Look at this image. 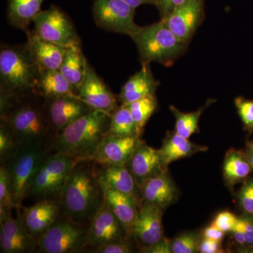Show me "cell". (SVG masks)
<instances>
[{
	"label": "cell",
	"mask_w": 253,
	"mask_h": 253,
	"mask_svg": "<svg viewBox=\"0 0 253 253\" xmlns=\"http://www.w3.org/2000/svg\"><path fill=\"white\" fill-rule=\"evenodd\" d=\"M111 117L109 113L94 110L56 134L50 149L79 161L92 160L100 144L109 134Z\"/></svg>",
	"instance_id": "cell-3"
},
{
	"label": "cell",
	"mask_w": 253,
	"mask_h": 253,
	"mask_svg": "<svg viewBox=\"0 0 253 253\" xmlns=\"http://www.w3.org/2000/svg\"><path fill=\"white\" fill-rule=\"evenodd\" d=\"M89 223L61 212L54 224L38 239V253H84L87 250Z\"/></svg>",
	"instance_id": "cell-7"
},
{
	"label": "cell",
	"mask_w": 253,
	"mask_h": 253,
	"mask_svg": "<svg viewBox=\"0 0 253 253\" xmlns=\"http://www.w3.org/2000/svg\"><path fill=\"white\" fill-rule=\"evenodd\" d=\"M25 32L27 35L25 44L40 71L59 70L66 47L42 39L34 31Z\"/></svg>",
	"instance_id": "cell-21"
},
{
	"label": "cell",
	"mask_w": 253,
	"mask_h": 253,
	"mask_svg": "<svg viewBox=\"0 0 253 253\" xmlns=\"http://www.w3.org/2000/svg\"><path fill=\"white\" fill-rule=\"evenodd\" d=\"M126 166L138 185L146 179L168 172V168L163 164L159 150L149 146L143 140Z\"/></svg>",
	"instance_id": "cell-20"
},
{
	"label": "cell",
	"mask_w": 253,
	"mask_h": 253,
	"mask_svg": "<svg viewBox=\"0 0 253 253\" xmlns=\"http://www.w3.org/2000/svg\"><path fill=\"white\" fill-rule=\"evenodd\" d=\"M235 105L246 129L253 131V100L238 97L235 99Z\"/></svg>",
	"instance_id": "cell-37"
},
{
	"label": "cell",
	"mask_w": 253,
	"mask_h": 253,
	"mask_svg": "<svg viewBox=\"0 0 253 253\" xmlns=\"http://www.w3.org/2000/svg\"><path fill=\"white\" fill-rule=\"evenodd\" d=\"M160 82L155 78L150 65L142 66L121 88L119 99L122 104H129L146 96H154Z\"/></svg>",
	"instance_id": "cell-23"
},
{
	"label": "cell",
	"mask_w": 253,
	"mask_h": 253,
	"mask_svg": "<svg viewBox=\"0 0 253 253\" xmlns=\"http://www.w3.org/2000/svg\"><path fill=\"white\" fill-rule=\"evenodd\" d=\"M131 38L136 44L141 66L156 62L169 67L185 52L188 46L174 36L162 20L140 26Z\"/></svg>",
	"instance_id": "cell-5"
},
{
	"label": "cell",
	"mask_w": 253,
	"mask_h": 253,
	"mask_svg": "<svg viewBox=\"0 0 253 253\" xmlns=\"http://www.w3.org/2000/svg\"><path fill=\"white\" fill-rule=\"evenodd\" d=\"M109 134L121 136L137 135L135 123L126 105L121 104L111 114Z\"/></svg>",
	"instance_id": "cell-32"
},
{
	"label": "cell",
	"mask_w": 253,
	"mask_h": 253,
	"mask_svg": "<svg viewBox=\"0 0 253 253\" xmlns=\"http://www.w3.org/2000/svg\"><path fill=\"white\" fill-rule=\"evenodd\" d=\"M238 200L244 213L253 214V179L245 181L238 194Z\"/></svg>",
	"instance_id": "cell-38"
},
{
	"label": "cell",
	"mask_w": 253,
	"mask_h": 253,
	"mask_svg": "<svg viewBox=\"0 0 253 253\" xmlns=\"http://www.w3.org/2000/svg\"><path fill=\"white\" fill-rule=\"evenodd\" d=\"M204 17V0H186L166 17L161 18L174 36L186 44L194 36Z\"/></svg>",
	"instance_id": "cell-13"
},
{
	"label": "cell",
	"mask_w": 253,
	"mask_h": 253,
	"mask_svg": "<svg viewBox=\"0 0 253 253\" xmlns=\"http://www.w3.org/2000/svg\"><path fill=\"white\" fill-rule=\"evenodd\" d=\"M105 203L124 226L132 239V230L137 216L139 203L130 195L116 190L104 189Z\"/></svg>",
	"instance_id": "cell-24"
},
{
	"label": "cell",
	"mask_w": 253,
	"mask_h": 253,
	"mask_svg": "<svg viewBox=\"0 0 253 253\" xmlns=\"http://www.w3.org/2000/svg\"><path fill=\"white\" fill-rule=\"evenodd\" d=\"M239 217L229 211L219 212L214 218L212 224L224 232H231L237 224Z\"/></svg>",
	"instance_id": "cell-39"
},
{
	"label": "cell",
	"mask_w": 253,
	"mask_h": 253,
	"mask_svg": "<svg viewBox=\"0 0 253 253\" xmlns=\"http://www.w3.org/2000/svg\"><path fill=\"white\" fill-rule=\"evenodd\" d=\"M78 162L76 158L51 150L37 169L28 197L37 201L60 200L68 176Z\"/></svg>",
	"instance_id": "cell-6"
},
{
	"label": "cell",
	"mask_w": 253,
	"mask_h": 253,
	"mask_svg": "<svg viewBox=\"0 0 253 253\" xmlns=\"http://www.w3.org/2000/svg\"><path fill=\"white\" fill-rule=\"evenodd\" d=\"M171 241L172 240L163 237L158 243L150 246L147 249L143 250L141 253H172L171 249Z\"/></svg>",
	"instance_id": "cell-43"
},
{
	"label": "cell",
	"mask_w": 253,
	"mask_h": 253,
	"mask_svg": "<svg viewBox=\"0 0 253 253\" xmlns=\"http://www.w3.org/2000/svg\"><path fill=\"white\" fill-rule=\"evenodd\" d=\"M36 91L46 100L66 96H78L59 70L41 71L37 83Z\"/></svg>",
	"instance_id": "cell-26"
},
{
	"label": "cell",
	"mask_w": 253,
	"mask_h": 253,
	"mask_svg": "<svg viewBox=\"0 0 253 253\" xmlns=\"http://www.w3.org/2000/svg\"><path fill=\"white\" fill-rule=\"evenodd\" d=\"M21 146L9 126L0 121V166L6 165Z\"/></svg>",
	"instance_id": "cell-33"
},
{
	"label": "cell",
	"mask_w": 253,
	"mask_h": 253,
	"mask_svg": "<svg viewBox=\"0 0 253 253\" xmlns=\"http://www.w3.org/2000/svg\"><path fill=\"white\" fill-rule=\"evenodd\" d=\"M96 166L98 179L103 189L116 190L130 195L141 204L142 200L139 185L126 165L96 162Z\"/></svg>",
	"instance_id": "cell-19"
},
{
	"label": "cell",
	"mask_w": 253,
	"mask_h": 253,
	"mask_svg": "<svg viewBox=\"0 0 253 253\" xmlns=\"http://www.w3.org/2000/svg\"><path fill=\"white\" fill-rule=\"evenodd\" d=\"M129 239L124 226L104 201L89 221L86 253L103 245Z\"/></svg>",
	"instance_id": "cell-12"
},
{
	"label": "cell",
	"mask_w": 253,
	"mask_h": 253,
	"mask_svg": "<svg viewBox=\"0 0 253 253\" xmlns=\"http://www.w3.org/2000/svg\"><path fill=\"white\" fill-rule=\"evenodd\" d=\"M50 151L48 145H23L4 165L11 182L15 208L22 207L23 201L28 197L37 169Z\"/></svg>",
	"instance_id": "cell-8"
},
{
	"label": "cell",
	"mask_w": 253,
	"mask_h": 253,
	"mask_svg": "<svg viewBox=\"0 0 253 253\" xmlns=\"http://www.w3.org/2000/svg\"><path fill=\"white\" fill-rule=\"evenodd\" d=\"M247 156L245 153L235 149L226 153L223 165L224 179L231 185L246 181L252 172Z\"/></svg>",
	"instance_id": "cell-29"
},
{
	"label": "cell",
	"mask_w": 253,
	"mask_h": 253,
	"mask_svg": "<svg viewBox=\"0 0 253 253\" xmlns=\"http://www.w3.org/2000/svg\"><path fill=\"white\" fill-rule=\"evenodd\" d=\"M163 212L161 208L145 201L139 204L131 235L139 253L164 237Z\"/></svg>",
	"instance_id": "cell-14"
},
{
	"label": "cell",
	"mask_w": 253,
	"mask_h": 253,
	"mask_svg": "<svg viewBox=\"0 0 253 253\" xmlns=\"http://www.w3.org/2000/svg\"><path fill=\"white\" fill-rule=\"evenodd\" d=\"M46 101L48 116L56 134L94 111L78 96H62Z\"/></svg>",
	"instance_id": "cell-16"
},
{
	"label": "cell",
	"mask_w": 253,
	"mask_h": 253,
	"mask_svg": "<svg viewBox=\"0 0 253 253\" xmlns=\"http://www.w3.org/2000/svg\"><path fill=\"white\" fill-rule=\"evenodd\" d=\"M135 251L139 252L136 242L134 239H129L103 245L91 250L89 253H131Z\"/></svg>",
	"instance_id": "cell-36"
},
{
	"label": "cell",
	"mask_w": 253,
	"mask_h": 253,
	"mask_svg": "<svg viewBox=\"0 0 253 253\" xmlns=\"http://www.w3.org/2000/svg\"><path fill=\"white\" fill-rule=\"evenodd\" d=\"M0 121L9 126L22 146H50L56 135L48 116L46 99L37 92L0 100Z\"/></svg>",
	"instance_id": "cell-1"
},
{
	"label": "cell",
	"mask_w": 253,
	"mask_h": 253,
	"mask_svg": "<svg viewBox=\"0 0 253 253\" xmlns=\"http://www.w3.org/2000/svg\"><path fill=\"white\" fill-rule=\"evenodd\" d=\"M126 105L129 108L131 117L135 123L137 135L141 137L146 123L157 109V99L154 95Z\"/></svg>",
	"instance_id": "cell-30"
},
{
	"label": "cell",
	"mask_w": 253,
	"mask_h": 253,
	"mask_svg": "<svg viewBox=\"0 0 253 253\" xmlns=\"http://www.w3.org/2000/svg\"><path fill=\"white\" fill-rule=\"evenodd\" d=\"M201 237L197 233H183L171 241L173 253H196L199 252Z\"/></svg>",
	"instance_id": "cell-35"
},
{
	"label": "cell",
	"mask_w": 253,
	"mask_h": 253,
	"mask_svg": "<svg viewBox=\"0 0 253 253\" xmlns=\"http://www.w3.org/2000/svg\"><path fill=\"white\" fill-rule=\"evenodd\" d=\"M158 150L163 164L168 168L174 161L189 157L197 153L204 152L207 151L208 148L194 144L189 139L183 137L174 131L166 136L162 147Z\"/></svg>",
	"instance_id": "cell-25"
},
{
	"label": "cell",
	"mask_w": 253,
	"mask_h": 253,
	"mask_svg": "<svg viewBox=\"0 0 253 253\" xmlns=\"http://www.w3.org/2000/svg\"><path fill=\"white\" fill-rule=\"evenodd\" d=\"M60 200H42L37 201L31 207H21L24 225L28 232L39 239L61 214Z\"/></svg>",
	"instance_id": "cell-18"
},
{
	"label": "cell",
	"mask_w": 253,
	"mask_h": 253,
	"mask_svg": "<svg viewBox=\"0 0 253 253\" xmlns=\"http://www.w3.org/2000/svg\"><path fill=\"white\" fill-rule=\"evenodd\" d=\"M135 9L123 0H94L92 12L98 27L131 38L140 28L134 22Z\"/></svg>",
	"instance_id": "cell-9"
},
{
	"label": "cell",
	"mask_w": 253,
	"mask_h": 253,
	"mask_svg": "<svg viewBox=\"0 0 253 253\" xmlns=\"http://www.w3.org/2000/svg\"><path fill=\"white\" fill-rule=\"evenodd\" d=\"M199 252L201 253H223L221 242L203 237L199 245Z\"/></svg>",
	"instance_id": "cell-42"
},
{
	"label": "cell",
	"mask_w": 253,
	"mask_h": 253,
	"mask_svg": "<svg viewBox=\"0 0 253 253\" xmlns=\"http://www.w3.org/2000/svg\"><path fill=\"white\" fill-rule=\"evenodd\" d=\"M141 141V137L137 135L108 134L92 160L101 164L126 165Z\"/></svg>",
	"instance_id": "cell-17"
},
{
	"label": "cell",
	"mask_w": 253,
	"mask_h": 253,
	"mask_svg": "<svg viewBox=\"0 0 253 253\" xmlns=\"http://www.w3.org/2000/svg\"><path fill=\"white\" fill-rule=\"evenodd\" d=\"M246 156H247L248 159H249L250 163H251V167L253 170V143L248 142L246 145Z\"/></svg>",
	"instance_id": "cell-47"
},
{
	"label": "cell",
	"mask_w": 253,
	"mask_h": 253,
	"mask_svg": "<svg viewBox=\"0 0 253 253\" xmlns=\"http://www.w3.org/2000/svg\"><path fill=\"white\" fill-rule=\"evenodd\" d=\"M123 1L135 9L145 4H152L155 6V0H123Z\"/></svg>",
	"instance_id": "cell-46"
},
{
	"label": "cell",
	"mask_w": 253,
	"mask_h": 253,
	"mask_svg": "<svg viewBox=\"0 0 253 253\" xmlns=\"http://www.w3.org/2000/svg\"><path fill=\"white\" fill-rule=\"evenodd\" d=\"M15 210L16 217H13L11 211L0 217V253H38V239L26 229L21 208Z\"/></svg>",
	"instance_id": "cell-11"
},
{
	"label": "cell",
	"mask_w": 253,
	"mask_h": 253,
	"mask_svg": "<svg viewBox=\"0 0 253 253\" xmlns=\"http://www.w3.org/2000/svg\"><path fill=\"white\" fill-rule=\"evenodd\" d=\"M232 233L233 237H234V241H236V244L239 246H243V247H248L247 243H246V237L243 231L241 230L240 226L236 224L234 230L231 231Z\"/></svg>",
	"instance_id": "cell-45"
},
{
	"label": "cell",
	"mask_w": 253,
	"mask_h": 253,
	"mask_svg": "<svg viewBox=\"0 0 253 253\" xmlns=\"http://www.w3.org/2000/svg\"><path fill=\"white\" fill-rule=\"evenodd\" d=\"M13 209H15V205L9 174L5 166H0V217Z\"/></svg>",
	"instance_id": "cell-34"
},
{
	"label": "cell",
	"mask_w": 253,
	"mask_h": 253,
	"mask_svg": "<svg viewBox=\"0 0 253 253\" xmlns=\"http://www.w3.org/2000/svg\"><path fill=\"white\" fill-rule=\"evenodd\" d=\"M78 95L93 110H99L111 115L119 107L116 96L88 61L84 79L78 89Z\"/></svg>",
	"instance_id": "cell-15"
},
{
	"label": "cell",
	"mask_w": 253,
	"mask_h": 253,
	"mask_svg": "<svg viewBox=\"0 0 253 253\" xmlns=\"http://www.w3.org/2000/svg\"><path fill=\"white\" fill-rule=\"evenodd\" d=\"M224 235H225V232L212 224L211 226L206 227L203 232V237L213 240V241H219V242H221V241L224 239Z\"/></svg>",
	"instance_id": "cell-44"
},
{
	"label": "cell",
	"mask_w": 253,
	"mask_h": 253,
	"mask_svg": "<svg viewBox=\"0 0 253 253\" xmlns=\"http://www.w3.org/2000/svg\"><path fill=\"white\" fill-rule=\"evenodd\" d=\"M208 104L197 111L190 113H183L174 106H170L169 109L175 118L174 131L183 137L189 139L195 133L199 131V121Z\"/></svg>",
	"instance_id": "cell-31"
},
{
	"label": "cell",
	"mask_w": 253,
	"mask_h": 253,
	"mask_svg": "<svg viewBox=\"0 0 253 253\" xmlns=\"http://www.w3.org/2000/svg\"><path fill=\"white\" fill-rule=\"evenodd\" d=\"M40 73L26 44L1 46L0 100L16 99L37 92Z\"/></svg>",
	"instance_id": "cell-4"
},
{
	"label": "cell",
	"mask_w": 253,
	"mask_h": 253,
	"mask_svg": "<svg viewBox=\"0 0 253 253\" xmlns=\"http://www.w3.org/2000/svg\"><path fill=\"white\" fill-rule=\"evenodd\" d=\"M141 200L164 211L172 204L176 189L168 172L146 179L139 185Z\"/></svg>",
	"instance_id": "cell-22"
},
{
	"label": "cell",
	"mask_w": 253,
	"mask_h": 253,
	"mask_svg": "<svg viewBox=\"0 0 253 253\" xmlns=\"http://www.w3.org/2000/svg\"><path fill=\"white\" fill-rule=\"evenodd\" d=\"M86 62L87 60L83 54L81 44L66 48L59 71L68 80L77 94L84 79Z\"/></svg>",
	"instance_id": "cell-27"
},
{
	"label": "cell",
	"mask_w": 253,
	"mask_h": 253,
	"mask_svg": "<svg viewBox=\"0 0 253 253\" xmlns=\"http://www.w3.org/2000/svg\"><path fill=\"white\" fill-rule=\"evenodd\" d=\"M186 1V0H155V6L159 11L161 18H163Z\"/></svg>",
	"instance_id": "cell-41"
},
{
	"label": "cell",
	"mask_w": 253,
	"mask_h": 253,
	"mask_svg": "<svg viewBox=\"0 0 253 253\" xmlns=\"http://www.w3.org/2000/svg\"><path fill=\"white\" fill-rule=\"evenodd\" d=\"M104 201L96 162L84 160L76 163L63 187L61 212L76 220L89 223Z\"/></svg>",
	"instance_id": "cell-2"
},
{
	"label": "cell",
	"mask_w": 253,
	"mask_h": 253,
	"mask_svg": "<svg viewBox=\"0 0 253 253\" xmlns=\"http://www.w3.org/2000/svg\"><path fill=\"white\" fill-rule=\"evenodd\" d=\"M238 225L244 232L248 247L253 248V214L244 213L239 217Z\"/></svg>",
	"instance_id": "cell-40"
},
{
	"label": "cell",
	"mask_w": 253,
	"mask_h": 253,
	"mask_svg": "<svg viewBox=\"0 0 253 253\" xmlns=\"http://www.w3.org/2000/svg\"><path fill=\"white\" fill-rule=\"evenodd\" d=\"M44 0H8L7 18L14 27L27 31L35 17L41 11Z\"/></svg>",
	"instance_id": "cell-28"
},
{
	"label": "cell",
	"mask_w": 253,
	"mask_h": 253,
	"mask_svg": "<svg viewBox=\"0 0 253 253\" xmlns=\"http://www.w3.org/2000/svg\"><path fill=\"white\" fill-rule=\"evenodd\" d=\"M35 33L42 39L58 45L81 44L73 23L66 13L56 6L41 11L33 20Z\"/></svg>",
	"instance_id": "cell-10"
}]
</instances>
